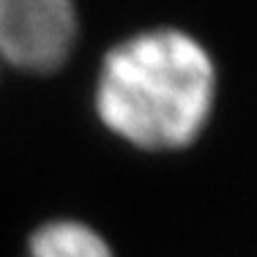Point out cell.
<instances>
[{"mask_svg": "<svg viewBox=\"0 0 257 257\" xmlns=\"http://www.w3.org/2000/svg\"><path fill=\"white\" fill-rule=\"evenodd\" d=\"M30 257H112L107 241L82 222H50L30 238Z\"/></svg>", "mask_w": 257, "mask_h": 257, "instance_id": "cell-3", "label": "cell"}, {"mask_svg": "<svg viewBox=\"0 0 257 257\" xmlns=\"http://www.w3.org/2000/svg\"><path fill=\"white\" fill-rule=\"evenodd\" d=\"M77 39L71 0H0V60L20 71L50 74Z\"/></svg>", "mask_w": 257, "mask_h": 257, "instance_id": "cell-2", "label": "cell"}, {"mask_svg": "<svg viewBox=\"0 0 257 257\" xmlns=\"http://www.w3.org/2000/svg\"><path fill=\"white\" fill-rule=\"evenodd\" d=\"M216 69L200 41L173 28L145 30L101 63L96 109L104 126L145 151H175L203 132Z\"/></svg>", "mask_w": 257, "mask_h": 257, "instance_id": "cell-1", "label": "cell"}]
</instances>
